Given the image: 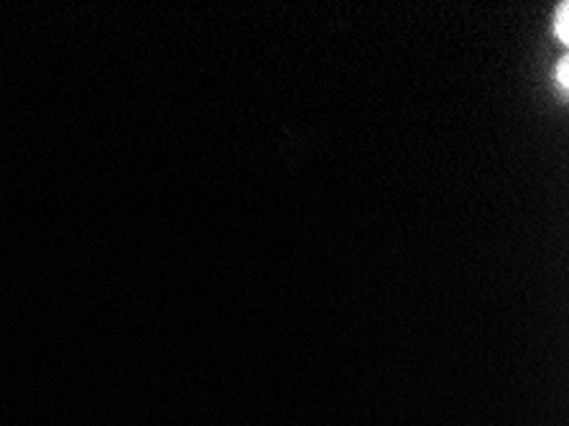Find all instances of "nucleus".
Instances as JSON below:
<instances>
[{
  "label": "nucleus",
  "mask_w": 569,
  "mask_h": 426,
  "mask_svg": "<svg viewBox=\"0 0 569 426\" xmlns=\"http://www.w3.org/2000/svg\"><path fill=\"white\" fill-rule=\"evenodd\" d=\"M567 21H569V6H567V3H562V6H559V11H557V21H555V31H557L559 41H567V39H569Z\"/></svg>",
  "instance_id": "nucleus-1"
},
{
  "label": "nucleus",
  "mask_w": 569,
  "mask_h": 426,
  "mask_svg": "<svg viewBox=\"0 0 569 426\" xmlns=\"http://www.w3.org/2000/svg\"><path fill=\"white\" fill-rule=\"evenodd\" d=\"M559 85H562L565 87V90H567V59H562V62H559Z\"/></svg>",
  "instance_id": "nucleus-2"
}]
</instances>
